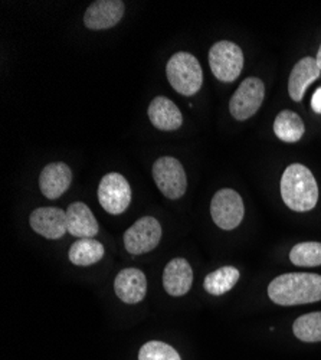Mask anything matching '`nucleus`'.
I'll return each mask as SVG.
<instances>
[{"label":"nucleus","instance_id":"obj_7","mask_svg":"<svg viewBox=\"0 0 321 360\" xmlns=\"http://www.w3.org/2000/svg\"><path fill=\"white\" fill-rule=\"evenodd\" d=\"M211 215L216 226L221 229H235L240 226L245 215L244 200L233 189H221L212 198Z\"/></svg>","mask_w":321,"mask_h":360},{"label":"nucleus","instance_id":"obj_15","mask_svg":"<svg viewBox=\"0 0 321 360\" xmlns=\"http://www.w3.org/2000/svg\"><path fill=\"white\" fill-rule=\"evenodd\" d=\"M152 124L162 131H174L182 127L183 115L179 107L167 97H156L149 105Z\"/></svg>","mask_w":321,"mask_h":360},{"label":"nucleus","instance_id":"obj_18","mask_svg":"<svg viewBox=\"0 0 321 360\" xmlns=\"http://www.w3.org/2000/svg\"><path fill=\"white\" fill-rule=\"evenodd\" d=\"M274 133L284 143H297L304 136L306 126L297 112L284 110L275 118Z\"/></svg>","mask_w":321,"mask_h":360},{"label":"nucleus","instance_id":"obj_21","mask_svg":"<svg viewBox=\"0 0 321 360\" xmlns=\"http://www.w3.org/2000/svg\"><path fill=\"white\" fill-rule=\"evenodd\" d=\"M293 332L296 338L306 343L321 342V311L310 313L294 321Z\"/></svg>","mask_w":321,"mask_h":360},{"label":"nucleus","instance_id":"obj_5","mask_svg":"<svg viewBox=\"0 0 321 360\" xmlns=\"http://www.w3.org/2000/svg\"><path fill=\"white\" fill-rule=\"evenodd\" d=\"M153 179L159 191L170 200L181 199L188 189V177L182 163L170 156L157 159L153 165Z\"/></svg>","mask_w":321,"mask_h":360},{"label":"nucleus","instance_id":"obj_4","mask_svg":"<svg viewBox=\"0 0 321 360\" xmlns=\"http://www.w3.org/2000/svg\"><path fill=\"white\" fill-rule=\"evenodd\" d=\"M209 65L216 79L233 82L244 68L242 49L230 41L216 42L209 51Z\"/></svg>","mask_w":321,"mask_h":360},{"label":"nucleus","instance_id":"obj_6","mask_svg":"<svg viewBox=\"0 0 321 360\" xmlns=\"http://www.w3.org/2000/svg\"><path fill=\"white\" fill-rule=\"evenodd\" d=\"M98 200L105 212L120 215L131 203V188L129 180L120 173L105 174L98 186Z\"/></svg>","mask_w":321,"mask_h":360},{"label":"nucleus","instance_id":"obj_13","mask_svg":"<svg viewBox=\"0 0 321 360\" xmlns=\"http://www.w3.org/2000/svg\"><path fill=\"white\" fill-rule=\"evenodd\" d=\"M72 172L70 166L63 162H55L46 165L39 176V188L45 198L58 199L61 198L71 186Z\"/></svg>","mask_w":321,"mask_h":360},{"label":"nucleus","instance_id":"obj_23","mask_svg":"<svg viewBox=\"0 0 321 360\" xmlns=\"http://www.w3.org/2000/svg\"><path fill=\"white\" fill-rule=\"evenodd\" d=\"M138 360H182L178 350L170 345L159 340H152L141 346Z\"/></svg>","mask_w":321,"mask_h":360},{"label":"nucleus","instance_id":"obj_14","mask_svg":"<svg viewBox=\"0 0 321 360\" xmlns=\"http://www.w3.org/2000/svg\"><path fill=\"white\" fill-rule=\"evenodd\" d=\"M193 284V269L185 258H173L164 268L163 287L171 297H182Z\"/></svg>","mask_w":321,"mask_h":360},{"label":"nucleus","instance_id":"obj_17","mask_svg":"<svg viewBox=\"0 0 321 360\" xmlns=\"http://www.w3.org/2000/svg\"><path fill=\"white\" fill-rule=\"evenodd\" d=\"M321 71L317 65L315 58L306 56L294 65L288 79V93L294 101L300 103L304 97L306 89L320 77Z\"/></svg>","mask_w":321,"mask_h":360},{"label":"nucleus","instance_id":"obj_10","mask_svg":"<svg viewBox=\"0 0 321 360\" xmlns=\"http://www.w3.org/2000/svg\"><path fill=\"white\" fill-rule=\"evenodd\" d=\"M32 229L46 239H60L68 232L67 211L60 207H38L29 217Z\"/></svg>","mask_w":321,"mask_h":360},{"label":"nucleus","instance_id":"obj_22","mask_svg":"<svg viewBox=\"0 0 321 360\" xmlns=\"http://www.w3.org/2000/svg\"><path fill=\"white\" fill-rule=\"evenodd\" d=\"M289 259L297 266H318L321 265V244L301 243L289 251Z\"/></svg>","mask_w":321,"mask_h":360},{"label":"nucleus","instance_id":"obj_11","mask_svg":"<svg viewBox=\"0 0 321 360\" xmlns=\"http://www.w3.org/2000/svg\"><path fill=\"white\" fill-rule=\"evenodd\" d=\"M124 11L122 0H97L85 11L84 25L91 31L110 29L123 19Z\"/></svg>","mask_w":321,"mask_h":360},{"label":"nucleus","instance_id":"obj_9","mask_svg":"<svg viewBox=\"0 0 321 360\" xmlns=\"http://www.w3.org/2000/svg\"><path fill=\"white\" fill-rule=\"evenodd\" d=\"M162 239V226L153 217H143L124 232V247L133 255L153 251Z\"/></svg>","mask_w":321,"mask_h":360},{"label":"nucleus","instance_id":"obj_1","mask_svg":"<svg viewBox=\"0 0 321 360\" xmlns=\"http://www.w3.org/2000/svg\"><path fill=\"white\" fill-rule=\"evenodd\" d=\"M271 302L278 306H303L321 300V276L313 273H288L268 285Z\"/></svg>","mask_w":321,"mask_h":360},{"label":"nucleus","instance_id":"obj_24","mask_svg":"<svg viewBox=\"0 0 321 360\" xmlns=\"http://www.w3.org/2000/svg\"><path fill=\"white\" fill-rule=\"evenodd\" d=\"M311 108L314 112L321 114V86L315 89V93L313 94L311 98Z\"/></svg>","mask_w":321,"mask_h":360},{"label":"nucleus","instance_id":"obj_2","mask_svg":"<svg viewBox=\"0 0 321 360\" xmlns=\"http://www.w3.org/2000/svg\"><path fill=\"white\" fill-rule=\"evenodd\" d=\"M281 198L294 212H308L318 200V186L311 170L300 163L289 165L281 177Z\"/></svg>","mask_w":321,"mask_h":360},{"label":"nucleus","instance_id":"obj_25","mask_svg":"<svg viewBox=\"0 0 321 360\" xmlns=\"http://www.w3.org/2000/svg\"><path fill=\"white\" fill-rule=\"evenodd\" d=\"M315 61H317V65H318V68H320V71H321V45H320V49H318V52H317Z\"/></svg>","mask_w":321,"mask_h":360},{"label":"nucleus","instance_id":"obj_16","mask_svg":"<svg viewBox=\"0 0 321 360\" xmlns=\"http://www.w3.org/2000/svg\"><path fill=\"white\" fill-rule=\"evenodd\" d=\"M68 233L75 238H94L98 231V222L91 209L84 202H74L67 209Z\"/></svg>","mask_w":321,"mask_h":360},{"label":"nucleus","instance_id":"obj_8","mask_svg":"<svg viewBox=\"0 0 321 360\" xmlns=\"http://www.w3.org/2000/svg\"><path fill=\"white\" fill-rule=\"evenodd\" d=\"M266 97V86L256 77H249L241 82L229 101L232 117L240 122L251 118L262 105Z\"/></svg>","mask_w":321,"mask_h":360},{"label":"nucleus","instance_id":"obj_20","mask_svg":"<svg viewBox=\"0 0 321 360\" xmlns=\"http://www.w3.org/2000/svg\"><path fill=\"white\" fill-rule=\"evenodd\" d=\"M240 277V269L235 266H222L205 277L203 287L212 295H223L237 285Z\"/></svg>","mask_w":321,"mask_h":360},{"label":"nucleus","instance_id":"obj_3","mask_svg":"<svg viewBox=\"0 0 321 360\" xmlns=\"http://www.w3.org/2000/svg\"><path fill=\"white\" fill-rule=\"evenodd\" d=\"M166 75L174 91L192 97L203 84V72L197 58L189 52L174 53L166 65Z\"/></svg>","mask_w":321,"mask_h":360},{"label":"nucleus","instance_id":"obj_12","mask_svg":"<svg viewBox=\"0 0 321 360\" xmlns=\"http://www.w3.org/2000/svg\"><path fill=\"white\" fill-rule=\"evenodd\" d=\"M114 291L126 304H137L148 294V278L141 269H122L114 280Z\"/></svg>","mask_w":321,"mask_h":360},{"label":"nucleus","instance_id":"obj_19","mask_svg":"<svg viewBox=\"0 0 321 360\" xmlns=\"http://www.w3.org/2000/svg\"><path fill=\"white\" fill-rule=\"evenodd\" d=\"M104 257V247L93 238H79L72 244L68 252V258L74 265L90 266L97 264Z\"/></svg>","mask_w":321,"mask_h":360}]
</instances>
